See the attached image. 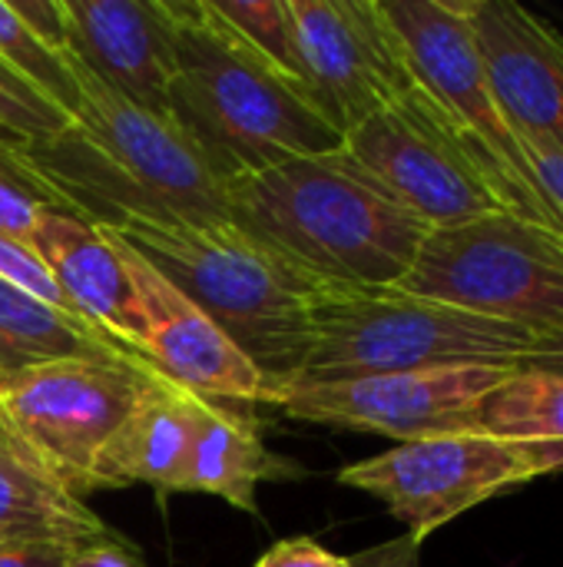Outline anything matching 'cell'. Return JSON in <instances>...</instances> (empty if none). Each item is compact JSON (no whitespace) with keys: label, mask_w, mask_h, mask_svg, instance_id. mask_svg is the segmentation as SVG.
<instances>
[{"label":"cell","mask_w":563,"mask_h":567,"mask_svg":"<svg viewBox=\"0 0 563 567\" xmlns=\"http://www.w3.org/2000/svg\"><path fill=\"white\" fill-rule=\"evenodd\" d=\"M43 209L46 206L30 189H23L10 173L0 169V236L33 243Z\"/></svg>","instance_id":"cell-26"},{"label":"cell","mask_w":563,"mask_h":567,"mask_svg":"<svg viewBox=\"0 0 563 567\" xmlns=\"http://www.w3.org/2000/svg\"><path fill=\"white\" fill-rule=\"evenodd\" d=\"M63 359H129L143 355L73 326L56 309L0 279V379Z\"/></svg>","instance_id":"cell-21"},{"label":"cell","mask_w":563,"mask_h":567,"mask_svg":"<svg viewBox=\"0 0 563 567\" xmlns=\"http://www.w3.org/2000/svg\"><path fill=\"white\" fill-rule=\"evenodd\" d=\"M10 10L40 37L46 40L50 47L63 50V10H60V0H7Z\"/></svg>","instance_id":"cell-29"},{"label":"cell","mask_w":563,"mask_h":567,"mask_svg":"<svg viewBox=\"0 0 563 567\" xmlns=\"http://www.w3.org/2000/svg\"><path fill=\"white\" fill-rule=\"evenodd\" d=\"M229 219L332 286L398 289L428 236L342 146L226 186Z\"/></svg>","instance_id":"cell-4"},{"label":"cell","mask_w":563,"mask_h":567,"mask_svg":"<svg viewBox=\"0 0 563 567\" xmlns=\"http://www.w3.org/2000/svg\"><path fill=\"white\" fill-rule=\"evenodd\" d=\"M163 10L173 37L166 110L222 186L342 146L309 90L262 60L209 0H163Z\"/></svg>","instance_id":"cell-2"},{"label":"cell","mask_w":563,"mask_h":567,"mask_svg":"<svg viewBox=\"0 0 563 567\" xmlns=\"http://www.w3.org/2000/svg\"><path fill=\"white\" fill-rule=\"evenodd\" d=\"M528 150V159L534 166V176L548 196V203L554 206L557 219L563 223V150L548 143V140H521Z\"/></svg>","instance_id":"cell-28"},{"label":"cell","mask_w":563,"mask_h":567,"mask_svg":"<svg viewBox=\"0 0 563 567\" xmlns=\"http://www.w3.org/2000/svg\"><path fill=\"white\" fill-rule=\"evenodd\" d=\"M66 113L40 96L23 76L0 60V136L3 140H40L66 126Z\"/></svg>","instance_id":"cell-24"},{"label":"cell","mask_w":563,"mask_h":567,"mask_svg":"<svg viewBox=\"0 0 563 567\" xmlns=\"http://www.w3.org/2000/svg\"><path fill=\"white\" fill-rule=\"evenodd\" d=\"M514 369H435L362 379H315L289 382L272 392L269 405H279L289 419L372 432L385 439L421 442L438 435L475 432L478 402Z\"/></svg>","instance_id":"cell-11"},{"label":"cell","mask_w":563,"mask_h":567,"mask_svg":"<svg viewBox=\"0 0 563 567\" xmlns=\"http://www.w3.org/2000/svg\"><path fill=\"white\" fill-rule=\"evenodd\" d=\"M156 375L149 362L129 359L33 365L0 379V419L17 455L83 498L100 452Z\"/></svg>","instance_id":"cell-8"},{"label":"cell","mask_w":563,"mask_h":567,"mask_svg":"<svg viewBox=\"0 0 563 567\" xmlns=\"http://www.w3.org/2000/svg\"><path fill=\"white\" fill-rule=\"evenodd\" d=\"M0 279L10 282V286H17L20 292H27V296H33V299H40L43 306L56 309V312L66 316L73 326H80V329H86V332H93V336H103V332L93 329V326L80 316V309L66 299V292L56 286V279L50 276L46 262L40 259V252H37L30 243L0 236ZM103 339H110V336H103ZM116 346H119V342H116Z\"/></svg>","instance_id":"cell-25"},{"label":"cell","mask_w":563,"mask_h":567,"mask_svg":"<svg viewBox=\"0 0 563 567\" xmlns=\"http://www.w3.org/2000/svg\"><path fill=\"white\" fill-rule=\"evenodd\" d=\"M534 478L541 468L524 449L481 432L405 442L338 472L342 485L378 498L418 542Z\"/></svg>","instance_id":"cell-10"},{"label":"cell","mask_w":563,"mask_h":567,"mask_svg":"<svg viewBox=\"0 0 563 567\" xmlns=\"http://www.w3.org/2000/svg\"><path fill=\"white\" fill-rule=\"evenodd\" d=\"M402 292L534 332L563 329V236L511 213L428 229Z\"/></svg>","instance_id":"cell-7"},{"label":"cell","mask_w":563,"mask_h":567,"mask_svg":"<svg viewBox=\"0 0 563 567\" xmlns=\"http://www.w3.org/2000/svg\"><path fill=\"white\" fill-rule=\"evenodd\" d=\"M342 150L428 229L504 213L455 123L421 86L348 130Z\"/></svg>","instance_id":"cell-9"},{"label":"cell","mask_w":563,"mask_h":567,"mask_svg":"<svg viewBox=\"0 0 563 567\" xmlns=\"http://www.w3.org/2000/svg\"><path fill=\"white\" fill-rule=\"evenodd\" d=\"M475 432L524 449L541 468V478L563 475V379L508 372L478 402Z\"/></svg>","instance_id":"cell-20"},{"label":"cell","mask_w":563,"mask_h":567,"mask_svg":"<svg viewBox=\"0 0 563 567\" xmlns=\"http://www.w3.org/2000/svg\"><path fill=\"white\" fill-rule=\"evenodd\" d=\"M63 47L143 110L169 116L173 37L163 0H60Z\"/></svg>","instance_id":"cell-15"},{"label":"cell","mask_w":563,"mask_h":567,"mask_svg":"<svg viewBox=\"0 0 563 567\" xmlns=\"http://www.w3.org/2000/svg\"><path fill=\"white\" fill-rule=\"evenodd\" d=\"M196 412L199 395L179 389L159 372L100 452L93 465V492L126 485H146L156 495L183 492Z\"/></svg>","instance_id":"cell-17"},{"label":"cell","mask_w":563,"mask_h":567,"mask_svg":"<svg viewBox=\"0 0 563 567\" xmlns=\"http://www.w3.org/2000/svg\"><path fill=\"white\" fill-rule=\"evenodd\" d=\"M66 558L60 542H0V567H66Z\"/></svg>","instance_id":"cell-30"},{"label":"cell","mask_w":563,"mask_h":567,"mask_svg":"<svg viewBox=\"0 0 563 567\" xmlns=\"http://www.w3.org/2000/svg\"><path fill=\"white\" fill-rule=\"evenodd\" d=\"M66 567H149L133 542H106V545H80L70 548Z\"/></svg>","instance_id":"cell-32"},{"label":"cell","mask_w":563,"mask_h":567,"mask_svg":"<svg viewBox=\"0 0 563 567\" xmlns=\"http://www.w3.org/2000/svg\"><path fill=\"white\" fill-rule=\"evenodd\" d=\"M348 561L352 567H425L421 565V542L411 538L408 532L392 542H382L375 548H365V551L352 555Z\"/></svg>","instance_id":"cell-31"},{"label":"cell","mask_w":563,"mask_h":567,"mask_svg":"<svg viewBox=\"0 0 563 567\" xmlns=\"http://www.w3.org/2000/svg\"><path fill=\"white\" fill-rule=\"evenodd\" d=\"M488 83L521 140L563 150V37L514 0H468Z\"/></svg>","instance_id":"cell-14"},{"label":"cell","mask_w":563,"mask_h":567,"mask_svg":"<svg viewBox=\"0 0 563 567\" xmlns=\"http://www.w3.org/2000/svg\"><path fill=\"white\" fill-rule=\"evenodd\" d=\"M295 475L305 472L295 462L269 452L259 422L252 415H242V405L199 399L183 492L216 495L239 512L259 515V485L292 482Z\"/></svg>","instance_id":"cell-18"},{"label":"cell","mask_w":563,"mask_h":567,"mask_svg":"<svg viewBox=\"0 0 563 567\" xmlns=\"http://www.w3.org/2000/svg\"><path fill=\"white\" fill-rule=\"evenodd\" d=\"M30 246L40 252L56 286L93 329L146 359L143 316L133 282L119 252L96 226L63 216L56 209H43Z\"/></svg>","instance_id":"cell-16"},{"label":"cell","mask_w":563,"mask_h":567,"mask_svg":"<svg viewBox=\"0 0 563 567\" xmlns=\"http://www.w3.org/2000/svg\"><path fill=\"white\" fill-rule=\"evenodd\" d=\"M66 63L76 83L73 116L40 140L0 136L3 173L46 209L106 229L153 216H229L226 186L173 116L136 106L70 50Z\"/></svg>","instance_id":"cell-1"},{"label":"cell","mask_w":563,"mask_h":567,"mask_svg":"<svg viewBox=\"0 0 563 567\" xmlns=\"http://www.w3.org/2000/svg\"><path fill=\"white\" fill-rule=\"evenodd\" d=\"M0 542H60L80 548L126 538L83 498L70 495L23 455L0 445Z\"/></svg>","instance_id":"cell-19"},{"label":"cell","mask_w":563,"mask_h":567,"mask_svg":"<svg viewBox=\"0 0 563 567\" xmlns=\"http://www.w3.org/2000/svg\"><path fill=\"white\" fill-rule=\"evenodd\" d=\"M113 233L236 342L262 372L265 402L299 379L312 346V312L332 282L229 216L126 219Z\"/></svg>","instance_id":"cell-3"},{"label":"cell","mask_w":563,"mask_h":567,"mask_svg":"<svg viewBox=\"0 0 563 567\" xmlns=\"http://www.w3.org/2000/svg\"><path fill=\"white\" fill-rule=\"evenodd\" d=\"M305 86L338 136L418 86L382 0H289Z\"/></svg>","instance_id":"cell-12"},{"label":"cell","mask_w":563,"mask_h":567,"mask_svg":"<svg viewBox=\"0 0 563 567\" xmlns=\"http://www.w3.org/2000/svg\"><path fill=\"white\" fill-rule=\"evenodd\" d=\"M100 229V226H96ZM119 252L143 316V352L179 389L232 405L265 402L269 385L262 372L236 349V342L166 276H159L129 243L113 229H100Z\"/></svg>","instance_id":"cell-13"},{"label":"cell","mask_w":563,"mask_h":567,"mask_svg":"<svg viewBox=\"0 0 563 567\" xmlns=\"http://www.w3.org/2000/svg\"><path fill=\"white\" fill-rule=\"evenodd\" d=\"M541 332L484 319L402 289L332 286L312 312L299 379H362L435 369H518Z\"/></svg>","instance_id":"cell-5"},{"label":"cell","mask_w":563,"mask_h":567,"mask_svg":"<svg viewBox=\"0 0 563 567\" xmlns=\"http://www.w3.org/2000/svg\"><path fill=\"white\" fill-rule=\"evenodd\" d=\"M0 445H3V449H10V452H17V449H13V442H10V435H7V429H3V419H0Z\"/></svg>","instance_id":"cell-34"},{"label":"cell","mask_w":563,"mask_h":567,"mask_svg":"<svg viewBox=\"0 0 563 567\" xmlns=\"http://www.w3.org/2000/svg\"><path fill=\"white\" fill-rule=\"evenodd\" d=\"M0 60L23 76L40 96H46L53 106H60L66 116L76 110V83L66 63V50L50 47L40 40L13 10L7 0H0Z\"/></svg>","instance_id":"cell-22"},{"label":"cell","mask_w":563,"mask_h":567,"mask_svg":"<svg viewBox=\"0 0 563 567\" xmlns=\"http://www.w3.org/2000/svg\"><path fill=\"white\" fill-rule=\"evenodd\" d=\"M256 567H352V561L322 548L312 538H289L269 548Z\"/></svg>","instance_id":"cell-27"},{"label":"cell","mask_w":563,"mask_h":567,"mask_svg":"<svg viewBox=\"0 0 563 567\" xmlns=\"http://www.w3.org/2000/svg\"><path fill=\"white\" fill-rule=\"evenodd\" d=\"M518 372H541V375H557L563 379V329L544 332L534 349L518 362Z\"/></svg>","instance_id":"cell-33"},{"label":"cell","mask_w":563,"mask_h":567,"mask_svg":"<svg viewBox=\"0 0 563 567\" xmlns=\"http://www.w3.org/2000/svg\"><path fill=\"white\" fill-rule=\"evenodd\" d=\"M209 3L262 60H269L289 80L305 86V66H302L289 0H209Z\"/></svg>","instance_id":"cell-23"},{"label":"cell","mask_w":563,"mask_h":567,"mask_svg":"<svg viewBox=\"0 0 563 567\" xmlns=\"http://www.w3.org/2000/svg\"><path fill=\"white\" fill-rule=\"evenodd\" d=\"M418 86L448 113L504 213L563 236L518 130L501 113L471 30L468 0H382Z\"/></svg>","instance_id":"cell-6"}]
</instances>
